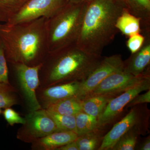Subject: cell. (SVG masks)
<instances>
[{"label":"cell","mask_w":150,"mask_h":150,"mask_svg":"<svg viewBox=\"0 0 150 150\" xmlns=\"http://www.w3.org/2000/svg\"><path fill=\"white\" fill-rule=\"evenodd\" d=\"M14 89L9 84L0 83V108H6L17 104Z\"/></svg>","instance_id":"obj_24"},{"label":"cell","mask_w":150,"mask_h":150,"mask_svg":"<svg viewBox=\"0 0 150 150\" xmlns=\"http://www.w3.org/2000/svg\"><path fill=\"white\" fill-rule=\"evenodd\" d=\"M115 97L111 95H105L90 97L81 99L82 111L98 118L110 100Z\"/></svg>","instance_id":"obj_18"},{"label":"cell","mask_w":150,"mask_h":150,"mask_svg":"<svg viewBox=\"0 0 150 150\" xmlns=\"http://www.w3.org/2000/svg\"><path fill=\"white\" fill-rule=\"evenodd\" d=\"M46 107L48 111L62 115H75L83 111L81 99L77 98L46 103Z\"/></svg>","instance_id":"obj_17"},{"label":"cell","mask_w":150,"mask_h":150,"mask_svg":"<svg viewBox=\"0 0 150 150\" xmlns=\"http://www.w3.org/2000/svg\"><path fill=\"white\" fill-rule=\"evenodd\" d=\"M25 122L18 132L17 138L21 141L33 143L38 139L59 131L54 120L46 109L30 111L26 115Z\"/></svg>","instance_id":"obj_7"},{"label":"cell","mask_w":150,"mask_h":150,"mask_svg":"<svg viewBox=\"0 0 150 150\" xmlns=\"http://www.w3.org/2000/svg\"><path fill=\"white\" fill-rule=\"evenodd\" d=\"M46 111L54 120L59 131H74L76 133L75 115H62L46 110Z\"/></svg>","instance_id":"obj_23"},{"label":"cell","mask_w":150,"mask_h":150,"mask_svg":"<svg viewBox=\"0 0 150 150\" xmlns=\"http://www.w3.org/2000/svg\"><path fill=\"white\" fill-rule=\"evenodd\" d=\"M19 83L30 111L42 109L36 96V90L39 83V71L41 64L33 67L25 64H16Z\"/></svg>","instance_id":"obj_10"},{"label":"cell","mask_w":150,"mask_h":150,"mask_svg":"<svg viewBox=\"0 0 150 150\" xmlns=\"http://www.w3.org/2000/svg\"><path fill=\"white\" fill-rule=\"evenodd\" d=\"M58 150H79L75 141L62 146L57 149Z\"/></svg>","instance_id":"obj_29"},{"label":"cell","mask_w":150,"mask_h":150,"mask_svg":"<svg viewBox=\"0 0 150 150\" xmlns=\"http://www.w3.org/2000/svg\"><path fill=\"white\" fill-rule=\"evenodd\" d=\"M53 55L54 61L48 78L53 85L83 81L99 65L103 57L87 53L76 45Z\"/></svg>","instance_id":"obj_3"},{"label":"cell","mask_w":150,"mask_h":150,"mask_svg":"<svg viewBox=\"0 0 150 150\" xmlns=\"http://www.w3.org/2000/svg\"><path fill=\"white\" fill-rule=\"evenodd\" d=\"M144 42L142 48L124 61L123 71L133 76H140L149 69L150 63V30L142 31Z\"/></svg>","instance_id":"obj_12"},{"label":"cell","mask_w":150,"mask_h":150,"mask_svg":"<svg viewBox=\"0 0 150 150\" xmlns=\"http://www.w3.org/2000/svg\"><path fill=\"white\" fill-rule=\"evenodd\" d=\"M128 10L140 18L142 30H150V0H123Z\"/></svg>","instance_id":"obj_15"},{"label":"cell","mask_w":150,"mask_h":150,"mask_svg":"<svg viewBox=\"0 0 150 150\" xmlns=\"http://www.w3.org/2000/svg\"><path fill=\"white\" fill-rule=\"evenodd\" d=\"M3 115L6 121L11 126L17 123L23 125L25 123V118L21 117L17 112L10 107L5 108L3 112Z\"/></svg>","instance_id":"obj_27"},{"label":"cell","mask_w":150,"mask_h":150,"mask_svg":"<svg viewBox=\"0 0 150 150\" xmlns=\"http://www.w3.org/2000/svg\"><path fill=\"white\" fill-rule=\"evenodd\" d=\"M48 19L40 18L14 25H1L0 41L6 60L28 65L47 49Z\"/></svg>","instance_id":"obj_2"},{"label":"cell","mask_w":150,"mask_h":150,"mask_svg":"<svg viewBox=\"0 0 150 150\" xmlns=\"http://www.w3.org/2000/svg\"><path fill=\"white\" fill-rule=\"evenodd\" d=\"M30 0H0V21L6 23Z\"/></svg>","instance_id":"obj_20"},{"label":"cell","mask_w":150,"mask_h":150,"mask_svg":"<svg viewBox=\"0 0 150 150\" xmlns=\"http://www.w3.org/2000/svg\"><path fill=\"white\" fill-rule=\"evenodd\" d=\"M139 149L142 150H150V138L149 136L146 138L144 142L140 146Z\"/></svg>","instance_id":"obj_30"},{"label":"cell","mask_w":150,"mask_h":150,"mask_svg":"<svg viewBox=\"0 0 150 150\" xmlns=\"http://www.w3.org/2000/svg\"><path fill=\"white\" fill-rule=\"evenodd\" d=\"M78 137V134L74 131H56L33 142L32 147L38 150H57L62 146L74 142Z\"/></svg>","instance_id":"obj_13"},{"label":"cell","mask_w":150,"mask_h":150,"mask_svg":"<svg viewBox=\"0 0 150 150\" xmlns=\"http://www.w3.org/2000/svg\"><path fill=\"white\" fill-rule=\"evenodd\" d=\"M91 0H67L68 3L73 4H80V3H88Z\"/></svg>","instance_id":"obj_31"},{"label":"cell","mask_w":150,"mask_h":150,"mask_svg":"<svg viewBox=\"0 0 150 150\" xmlns=\"http://www.w3.org/2000/svg\"><path fill=\"white\" fill-rule=\"evenodd\" d=\"M150 76L149 69L140 76H133L123 71L113 73L105 79L84 98L99 95L117 96ZM84 99V98H83Z\"/></svg>","instance_id":"obj_8"},{"label":"cell","mask_w":150,"mask_h":150,"mask_svg":"<svg viewBox=\"0 0 150 150\" xmlns=\"http://www.w3.org/2000/svg\"><path fill=\"white\" fill-rule=\"evenodd\" d=\"M125 8L123 0H91L88 3L76 46L89 54L101 56L119 31L116 21Z\"/></svg>","instance_id":"obj_1"},{"label":"cell","mask_w":150,"mask_h":150,"mask_svg":"<svg viewBox=\"0 0 150 150\" xmlns=\"http://www.w3.org/2000/svg\"><path fill=\"white\" fill-rule=\"evenodd\" d=\"M76 133L78 136L95 131L98 128V118L83 112L75 115Z\"/></svg>","instance_id":"obj_19"},{"label":"cell","mask_w":150,"mask_h":150,"mask_svg":"<svg viewBox=\"0 0 150 150\" xmlns=\"http://www.w3.org/2000/svg\"><path fill=\"white\" fill-rule=\"evenodd\" d=\"M81 82L74 81L48 88L43 92V97L47 101L46 103L72 98H79Z\"/></svg>","instance_id":"obj_14"},{"label":"cell","mask_w":150,"mask_h":150,"mask_svg":"<svg viewBox=\"0 0 150 150\" xmlns=\"http://www.w3.org/2000/svg\"><path fill=\"white\" fill-rule=\"evenodd\" d=\"M88 3H68L47 23V50L53 54L76 45Z\"/></svg>","instance_id":"obj_4"},{"label":"cell","mask_w":150,"mask_h":150,"mask_svg":"<svg viewBox=\"0 0 150 150\" xmlns=\"http://www.w3.org/2000/svg\"><path fill=\"white\" fill-rule=\"evenodd\" d=\"M122 56L115 54L103 57L99 65L86 79L82 82L79 98L83 99L93 91L103 80L113 73L123 71Z\"/></svg>","instance_id":"obj_9"},{"label":"cell","mask_w":150,"mask_h":150,"mask_svg":"<svg viewBox=\"0 0 150 150\" xmlns=\"http://www.w3.org/2000/svg\"><path fill=\"white\" fill-rule=\"evenodd\" d=\"M140 18L132 14L127 8L123 10L116 23L118 31L129 37L142 32Z\"/></svg>","instance_id":"obj_16"},{"label":"cell","mask_w":150,"mask_h":150,"mask_svg":"<svg viewBox=\"0 0 150 150\" xmlns=\"http://www.w3.org/2000/svg\"><path fill=\"white\" fill-rule=\"evenodd\" d=\"M125 117L114 125L112 129L103 138L99 150H112L121 137L129 130L139 128L146 132L149 115L139 105H135Z\"/></svg>","instance_id":"obj_6"},{"label":"cell","mask_w":150,"mask_h":150,"mask_svg":"<svg viewBox=\"0 0 150 150\" xmlns=\"http://www.w3.org/2000/svg\"><path fill=\"white\" fill-rule=\"evenodd\" d=\"M146 133L139 128H134L125 133L116 142L112 150H133L135 149L138 136Z\"/></svg>","instance_id":"obj_21"},{"label":"cell","mask_w":150,"mask_h":150,"mask_svg":"<svg viewBox=\"0 0 150 150\" xmlns=\"http://www.w3.org/2000/svg\"><path fill=\"white\" fill-rule=\"evenodd\" d=\"M101 139L97 129L78 136L75 142L79 150H93L98 147Z\"/></svg>","instance_id":"obj_22"},{"label":"cell","mask_w":150,"mask_h":150,"mask_svg":"<svg viewBox=\"0 0 150 150\" xmlns=\"http://www.w3.org/2000/svg\"><path fill=\"white\" fill-rule=\"evenodd\" d=\"M150 102V90L146 93L142 95H138L133 98L128 104L126 105L127 107H132L135 105H139L143 103Z\"/></svg>","instance_id":"obj_28"},{"label":"cell","mask_w":150,"mask_h":150,"mask_svg":"<svg viewBox=\"0 0 150 150\" xmlns=\"http://www.w3.org/2000/svg\"><path fill=\"white\" fill-rule=\"evenodd\" d=\"M150 88V76H149L137 85L110 99L98 118V127L110 123L135 96L142 91L149 90Z\"/></svg>","instance_id":"obj_11"},{"label":"cell","mask_w":150,"mask_h":150,"mask_svg":"<svg viewBox=\"0 0 150 150\" xmlns=\"http://www.w3.org/2000/svg\"><path fill=\"white\" fill-rule=\"evenodd\" d=\"M145 37L143 34L137 33L130 36L126 42V46L131 51V54L136 53L142 48L144 42Z\"/></svg>","instance_id":"obj_25"},{"label":"cell","mask_w":150,"mask_h":150,"mask_svg":"<svg viewBox=\"0 0 150 150\" xmlns=\"http://www.w3.org/2000/svg\"><path fill=\"white\" fill-rule=\"evenodd\" d=\"M1 108H0V114H1Z\"/></svg>","instance_id":"obj_32"},{"label":"cell","mask_w":150,"mask_h":150,"mask_svg":"<svg viewBox=\"0 0 150 150\" xmlns=\"http://www.w3.org/2000/svg\"><path fill=\"white\" fill-rule=\"evenodd\" d=\"M6 61L4 51L0 41V83L9 84Z\"/></svg>","instance_id":"obj_26"},{"label":"cell","mask_w":150,"mask_h":150,"mask_svg":"<svg viewBox=\"0 0 150 150\" xmlns=\"http://www.w3.org/2000/svg\"><path fill=\"white\" fill-rule=\"evenodd\" d=\"M68 3L67 0H30L5 24L14 25L40 18L49 19Z\"/></svg>","instance_id":"obj_5"}]
</instances>
